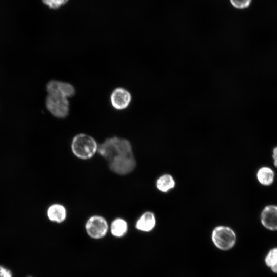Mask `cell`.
Instances as JSON below:
<instances>
[{
  "label": "cell",
  "mask_w": 277,
  "mask_h": 277,
  "mask_svg": "<svg viewBox=\"0 0 277 277\" xmlns=\"http://www.w3.org/2000/svg\"><path fill=\"white\" fill-rule=\"evenodd\" d=\"M131 101V95L126 89L117 88L110 95V102L114 108L123 110L127 108Z\"/></svg>",
  "instance_id": "9"
},
{
  "label": "cell",
  "mask_w": 277,
  "mask_h": 277,
  "mask_svg": "<svg viewBox=\"0 0 277 277\" xmlns=\"http://www.w3.org/2000/svg\"><path fill=\"white\" fill-rule=\"evenodd\" d=\"M97 153L109 162L116 157L132 154V146L126 138L113 136L98 144Z\"/></svg>",
  "instance_id": "1"
},
{
  "label": "cell",
  "mask_w": 277,
  "mask_h": 277,
  "mask_svg": "<svg viewBox=\"0 0 277 277\" xmlns=\"http://www.w3.org/2000/svg\"><path fill=\"white\" fill-rule=\"evenodd\" d=\"M46 107L54 116L63 118L69 112V103L67 98L58 94H48L45 100Z\"/></svg>",
  "instance_id": "5"
},
{
  "label": "cell",
  "mask_w": 277,
  "mask_h": 277,
  "mask_svg": "<svg viewBox=\"0 0 277 277\" xmlns=\"http://www.w3.org/2000/svg\"><path fill=\"white\" fill-rule=\"evenodd\" d=\"M256 176L260 184L265 186H269L274 182L275 173L270 167L263 166L258 170Z\"/></svg>",
  "instance_id": "13"
},
{
  "label": "cell",
  "mask_w": 277,
  "mask_h": 277,
  "mask_svg": "<svg viewBox=\"0 0 277 277\" xmlns=\"http://www.w3.org/2000/svg\"><path fill=\"white\" fill-rule=\"evenodd\" d=\"M129 225L127 221L122 217L115 218L109 225L111 235L117 239L124 237L128 233Z\"/></svg>",
  "instance_id": "12"
},
{
  "label": "cell",
  "mask_w": 277,
  "mask_h": 277,
  "mask_svg": "<svg viewBox=\"0 0 277 277\" xmlns=\"http://www.w3.org/2000/svg\"><path fill=\"white\" fill-rule=\"evenodd\" d=\"M156 219L154 213L147 211L142 213L136 221L135 228L141 232H149L155 227Z\"/></svg>",
  "instance_id": "10"
},
{
  "label": "cell",
  "mask_w": 277,
  "mask_h": 277,
  "mask_svg": "<svg viewBox=\"0 0 277 277\" xmlns=\"http://www.w3.org/2000/svg\"><path fill=\"white\" fill-rule=\"evenodd\" d=\"M175 186V182L173 176L169 174L161 175L156 180V186L161 192L166 193L173 189Z\"/></svg>",
  "instance_id": "14"
},
{
  "label": "cell",
  "mask_w": 277,
  "mask_h": 277,
  "mask_svg": "<svg viewBox=\"0 0 277 277\" xmlns=\"http://www.w3.org/2000/svg\"><path fill=\"white\" fill-rule=\"evenodd\" d=\"M260 221L265 229L277 231V205L270 204L265 206L260 214Z\"/></svg>",
  "instance_id": "7"
},
{
  "label": "cell",
  "mask_w": 277,
  "mask_h": 277,
  "mask_svg": "<svg viewBox=\"0 0 277 277\" xmlns=\"http://www.w3.org/2000/svg\"><path fill=\"white\" fill-rule=\"evenodd\" d=\"M47 215L50 221L56 223H62L66 220L67 211L62 204L55 203L48 207Z\"/></svg>",
  "instance_id": "11"
},
{
  "label": "cell",
  "mask_w": 277,
  "mask_h": 277,
  "mask_svg": "<svg viewBox=\"0 0 277 277\" xmlns=\"http://www.w3.org/2000/svg\"><path fill=\"white\" fill-rule=\"evenodd\" d=\"M85 229L89 238L99 240L105 238L109 231V224L104 216L93 215L86 221Z\"/></svg>",
  "instance_id": "4"
},
{
  "label": "cell",
  "mask_w": 277,
  "mask_h": 277,
  "mask_svg": "<svg viewBox=\"0 0 277 277\" xmlns=\"http://www.w3.org/2000/svg\"><path fill=\"white\" fill-rule=\"evenodd\" d=\"M98 144L90 135L79 133L75 135L71 143L73 154L78 159L86 160L93 157L97 153Z\"/></svg>",
  "instance_id": "2"
},
{
  "label": "cell",
  "mask_w": 277,
  "mask_h": 277,
  "mask_svg": "<svg viewBox=\"0 0 277 277\" xmlns=\"http://www.w3.org/2000/svg\"><path fill=\"white\" fill-rule=\"evenodd\" d=\"M109 169L113 173L125 175L132 172L136 166V161L133 155L117 156L108 162Z\"/></svg>",
  "instance_id": "6"
},
{
  "label": "cell",
  "mask_w": 277,
  "mask_h": 277,
  "mask_svg": "<svg viewBox=\"0 0 277 277\" xmlns=\"http://www.w3.org/2000/svg\"><path fill=\"white\" fill-rule=\"evenodd\" d=\"M231 5L237 9H244L249 6L252 0H229Z\"/></svg>",
  "instance_id": "17"
},
{
  "label": "cell",
  "mask_w": 277,
  "mask_h": 277,
  "mask_svg": "<svg viewBox=\"0 0 277 277\" xmlns=\"http://www.w3.org/2000/svg\"><path fill=\"white\" fill-rule=\"evenodd\" d=\"M43 3L52 9H58L65 5L69 0H42Z\"/></svg>",
  "instance_id": "16"
},
{
  "label": "cell",
  "mask_w": 277,
  "mask_h": 277,
  "mask_svg": "<svg viewBox=\"0 0 277 277\" xmlns=\"http://www.w3.org/2000/svg\"><path fill=\"white\" fill-rule=\"evenodd\" d=\"M272 157L273 161V165L277 168V146L275 147L272 150Z\"/></svg>",
  "instance_id": "19"
},
{
  "label": "cell",
  "mask_w": 277,
  "mask_h": 277,
  "mask_svg": "<svg viewBox=\"0 0 277 277\" xmlns=\"http://www.w3.org/2000/svg\"><path fill=\"white\" fill-rule=\"evenodd\" d=\"M29 277H31V276H29Z\"/></svg>",
  "instance_id": "20"
},
{
  "label": "cell",
  "mask_w": 277,
  "mask_h": 277,
  "mask_svg": "<svg viewBox=\"0 0 277 277\" xmlns=\"http://www.w3.org/2000/svg\"><path fill=\"white\" fill-rule=\"evenodd\" d=\"M46 91L48 94H58L67 98L73 96L75 92L71 84L57 80L49 81L46 85Z\"/></svg>",
  "instance_id": "8"
},
{
  "label": "cell",
  "mask_w": 277,
  "mask_h": 277,
  "mask_svg": "<svg viewBox=\"0 0 277 277\" xmlns=\"http://www.w3.org/2000/svg\"><path fill=\"white\" fill-rule=\"evenodd\" d=\"M11 272L8 269L0 266V277H12Z\"/></svg>",
  "instance_id": "18"
},
{
  "label": "cell",
  "mask_w": 277,
  "mask_h": 277,
  "mask_svg": "<svg viewBox=\"0 0 277 277\" xmlns=\"http://www.w3.org/2000/svg\"><path fill=\"white\" fill-rule=\"evenodd\" d=\"M211 239L218 249L227 251L234 246L236 242V235L231 228L221 225L214 228L211 234Z\"/></svg>",
  "instance_id": "3"
},
{
  "label": "cell",
  "mask_w": 277,
  "mask_h": 277,
  "mask_svg": "<svg viewBox=\"0 0 277 277\" xmlns=\"http://www.w3.org/2000/svg\"><path fill=\"white\" fill-rule=\"evenodd\" d=\"M265 265L274 273L277 274V247L271 248L264 258Z\"/></svg>",
  "instance_id": "15"
}]
</instances>
